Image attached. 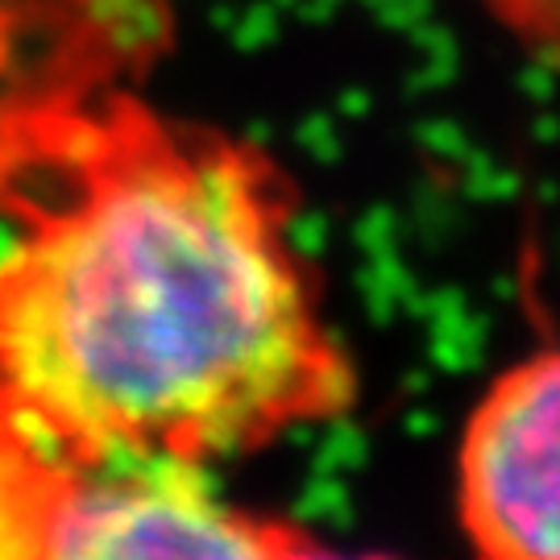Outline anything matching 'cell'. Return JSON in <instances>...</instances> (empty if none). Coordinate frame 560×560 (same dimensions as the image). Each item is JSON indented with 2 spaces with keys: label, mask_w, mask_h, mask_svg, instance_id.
Wrapping results in <instances>:
<instances>
[{
  "label": "cell",
  "mask_w": 560,
  "mask_h": 560,
  "mask_svg": "<svg viewBox=\"0 0 560 560\" xmlns=\"http://www.w3.org/2000/svg\"><path fill=\"white\" fill-rule=\"evenodd\" d=\"M460 527L481 560H560V349L502 374L457 457Z\"/></svg>",
  "instance_id": "cell-2"
},
{
  "label": "cell",
  "mask_w": 560,
  "mask_h": 560,
  "mask_svg": "<svg viewBox=\"0 0 560 560\" xmlns=\"http://www.w3.org/2000/svg\"><path fill=\"white\" fill-rule=\"evenodd\" d=\"M0 416L96 469L254 453L358 378L261 145L101 92L38 120L0 179Z\"/></svg>",
  "instance_id": "cell-1"
},
{
  "label": "cell",
  "mask_w": 560,
  "mask_h": 560,
  "mask_svg": "<svg viewBox=\"0 0 560 560\" xmlns=\"http://www.w3.org/2000/svg\"><path fill=\"white\" fill-rule=\"evenodd\" d=\"M83 469L50 560H279L291 523L224 502L191 460Z\"/></svg>",
  "instance_id": "cell-3"
},
{
  "label": "cell",
  "mask_w": 560,
  "mask_h": 560,
  "mask_svg": "<svg viewBox=\"0 0 560 560\" xmlns=\"http://www.w3.org/2000/svg\"><path fill=\"white\" fill-rule=\"evenodd\" d=\"M527 59L560 71V0H478Z\"/></svg>",
  "instance_id": "cell-5"
},
{
  "label": "cell",
  "mask_w": 560,
  "mask_h": 560,
  "mask_svg": "<svg viewBox=\"0 0 560 560\" xmlns=\"http://www.w3.org/2000/svg\"><path fill=\"white\" fill-rule=\"evenodd\" d=\"M279 560H390V557H340L332 548H320L316 540H307L300 527H291V536L282 544Z\"/></svg>",
  "instance_id": "cell-6"
},
{
  "label": "cell",
  "mask_w": 560,
  "mask_h": 560,
  "mask_svg": "<svg viewBox=\"0 0 560 560\" xmlns=\"http://www.w3.org/2000/svg\"><path fill=\"white\" fill-rule=\"evenodd\" d=\"M80 465L0 416V560H50Z\"/></svg>",
  "instance_id": "cell-4"
}]
</instances>
